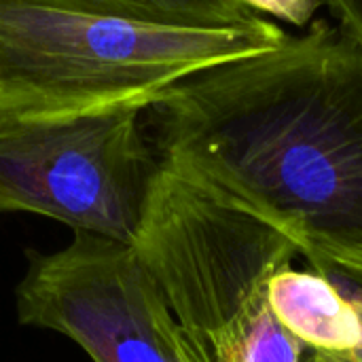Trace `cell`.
I'll return each instance as SVG.
<instances>
[{"instance_id": "6da1fadb", "label": "cell", "mask_w": 362, "mask_h": 362, "mask_svg": "<svg viewBox=\"0 0 362 362\" xmlns=\"http://www.w3.org/2000/svg\"><path fill=\"white\" fill-rule=\"evenodd\" d=\"M148 112L163 165L288 233L305 261L362 265V45L337 21L199 70Z\"/></svg>"}, {"instance_id": "7a4b0ae2", "label": "cell", "mask_w": 362, "mask_h": 362, "mask_svg": "<svg viewBox=\"0 0 362 362\" xmlns=\"http://www.w3.org/2000/svg\"><path fill=\"white\" fill-rule=\"evenodd\" d=\"M286 38L267 19L197 28L0 0V112L53 119L129 106L148 110L178 81Z\"/></svg>"}, {"instance_id": "3957f363", "label": "cell", "mask_w": 362, "mask_h": 362, "mask_svg": "<svg viewBox=\"0 0 362 362\" xmlns=\"http://www.w3.org/2000/svg\"><path fill=\"white\" fill-rule=\"evenodd\" d=\"M144 115L138 106L53 119L0 112V212L136 244L161 168Z\"/></svg>"}, {"instance_id": "277c9868", "label": "cell", "mask_w": 362, "mask_h": 362, "mask_svg": "<svg viewBox=\"0 0 362 362\" xmlns=\"http://www.w3.org/2000/svg\"><path fill=\"white\" fill-rule=\"evenodd\" d=\"M21 325L51 329L93 362H191L168 299L134 244L74 231L64 250L28 252Z\"/></svg>"}, {"instance_id": "5b68a950", "label": "cell", "mask_w": 362, "mask_h": 362, "mask_svg": "<svg viewBox=\"0 0 362 362\" xmlns=\"http://www.w3.org/2000/svg\"><path fill=\"white\" fill-rule=\"evenodd\" d=\"M274 318L310 352L362 348V318L356 308L316 269L278 272L267 284Z\"/></svg>"}, {"instance_id": "8992f818", "label": "cell", "mask_w": 362, "mask_h": 362, "mask_svg": "<svg viewBox=\"0 0 362 362\" xmlns=\"http://www.w3.org/2000/svg\"><path fill=\"white\" fill-rule=\"evenodd\" d=\"M64 8L197 28H238L259 19L242 0H38Z\"/></svg>"}, {"instance_id": "52a82bcc", "label": "cell", "mask_w": 362, "mask_h": 362, "mask_svg": "<svg viewBox=\"0 0 362 362\" xmlns=\"http://www.w3.org/2000/svg\"><path fill=\"white\" fill-rule=\"evenodd\" d=\"M195 362H305V346L274 318L265 297Z\"/></svg>"}, {"instance_id": "ba28073f", "label": "cell", "mask_w": 362, "mask_h": 362, "mask_svg": "<svg viewBox=\"0 0 362 362\" xmlns=\"http://www.w3.org/2000/svg\"><path fill=\"white\" fill-rule=\"evenodd\" d=\"M308 263L312 269L320 272L325 278L331 280V284L356 308L362 318V265L335 263L327 259H310Z\"/></svg>"}, {"instance_id": "9c48e42d", "label": "cell", "mask_w": 362, "mask_h": 362, "mask_svg": "<svg viewBox=\"0 0 362 362\" xmlns=\"http://www.w3.org/2000/svg\"><path fill=\"white\" fill-rule=\"evenodd\" d=\"M255 13H267L293 25H308L327 0H242Z\"/></svg>"}, {"instance_id": "30bf717a", "label": "cell", "mask_w": 362, "mask_h": 362, "mask_svg": "<svg viewBox=\"0 0 362 362\" xmlns=\"http://www.w3.org/2000/svg\"><path fill=\"white\" fill-rule=\"evenodd\" d=\"M337 23L362 45V0H327Z\"/></svg>"}, {"instance_id": "8fae6325", "label": "cell", "mask_w": 362, "mask_h": 362, "mask_svg": "<svg viewBox=\"0 0 362 362\" xmlns=\"http://www.w3.org/2000/svg\"><path fill=\"white\" fill-rule=\"evenodd\" d=\"M305 362H362V348L346 352H310Z\"/></svg>"}]
</instances>
